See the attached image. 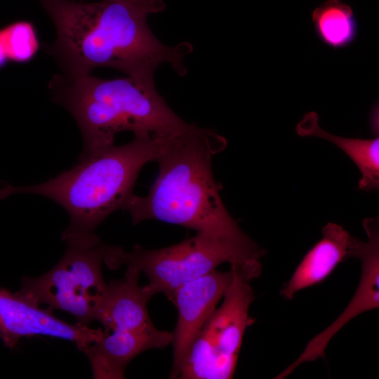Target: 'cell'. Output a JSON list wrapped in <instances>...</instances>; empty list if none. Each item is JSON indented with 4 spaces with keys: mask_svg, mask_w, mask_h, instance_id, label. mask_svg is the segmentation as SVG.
Returning a JSON list of instances; mask_svg holds the SVG:
<instances>
[{
    "mask_svg": "<svg viewBox=\"0 0 379 379\" xmlns=\"http://www.w3.org/2000/svg\"><path fill=\"white\" fill-rule=\"evenodd\" d=\"M53 20L56 39L49 51L67 77L88 74L109 67L147 84H154L157 69L165 62L184 76L183 60L192 46L161 43L152 33L140 6L119 1L79 2L40 0Z\"/></svg>",
    "mask_w": 379,
    "mask_h": 379,
    "instance_id": "cell-1",
    "label": "cell"
},
{
    "mask_svg": "<svg viewBox=\"0 0 379 379\" xmlns=\"http://www.w3.org/2000/svg\"><path fill=\"white\" fill-rule=\"evenodd\" d=\"M225 147V139L214 130L194 124L167 136L154 161L159 173L148 194H133L124 207L132 224L157 220L245 248H262L241 230L220 198L212 159Z\"/></svg>",
    "mask_w": 379,
    "mask_h": 379,
    "instance_id": "cell-2",
    "label": "cell"
},
{
    "mask_svg": "<svg viewBox=\"0 0 379 379\" xmlns=\"http://www.w3.org/2000/svg\"><path fill=\"white\" fill-rule=\"evenodd\" d=\"M168 135L135 137L131 142L114 145L78 164L54 178L34 185H7L0 197L28 193L49 198L68 213L70 222L62 239L70 242H95L98 225L109 215L124 207L133 194L142 168L154 161Z\"/></svg>",
    "mask_w": 379,
    "mask_h": 379,
    "instance_id": "cell-3",
    "label": "cell"
},
{
    "mask_svg": "<svg viewBox=\"0 0 379 379\" xmlns=\"http://www.w3.org/2000/svg\"><path fill=\"white\" fill-rule=\"evenodd\" d=\"M50 87L80 128L84 148L79 159L112 146L121 131L133 132L135 137L169 135L189 125L167 105L154 84L130 77H57Z\"/></svg>",
    "mask_w": 379,
    "mask_h": 379,
    "instance_id": "cell-4",
    "label": "cell"
},
{
    "mask_svg": "<svg viewBox=\"0 0 379 379\" xmlns=\"http://www.w3.org/2000/svg\"><path fill=\"white\" fill-rule=\"evenodd\" d=\"M263 248H245L211 236L197 233L192 237L167 247L146 249L135 246L130 251L109 246L104 262L110 270L122 265L144 273L147 284L155 295L163 293L169 298L182 284L198 279L223 263L261 273Z\"/></svg>",
    "mask_w": 379,
    "mask_h": 379,
    "instance_id": "cell-5",
    "label": "cell"
},
{
    "mask_svg": "<svg viewBox=\"0 0 379 379\" xmlns=\"http://www.w3.org/2000/svg\"><path fill=\"white\" fill-rule=\"evenodd\" d=\"M109 246L96 242L67 243L59 262L36 277H23L19 292L41 305L72 314L77 324L88 326L106 288L102 274Z\"/></svg>",
    "mask_w": 379,
    "mask_h": 379,
    "instance_id": "cell-6",
    "label": "cell"
},
{
    "mask_svg": "<svg viewBox=\"0 0 379 379\" xmlns=\"http://www.w3.org/2000/svg\"><path fill=\"white\" fill-rule=\"evenodd\" d=\"M362 225L368 240L350 237L348 257L358 258L361 274L358 287L349 304L338 317L324 331L313 337L298 358L280 372L276 379L291 375L302 364L325 359L326 349L331 338L357 316L379 307V222L377 218H367Z\"/></svg>",
    "mask_w": 379,
    "mask_h": 379,
    "instance_id": "cell-7",
    "label": "cell"
},
{
    "mask_svg": "<svg viewBox=\"0 0 379 379\" xmlns=\"http://www.w3.org/2000/svg\"><path fill=\"white\" fill-rule=\"evenodd\" d=\"M102 333L100 328L66 322L55 316L51 308H42L19 291L0 286V338L6 347L15 348L23 338L47 335L74 343L84 352Z\"/></svg>",
    "mask_w": 379,
    "mask_h": 379,
    "instance_id": "cell-8",
    "label": "cell"
},
{
    "mask_svg": "<svg viewBox=\"0 0 379 379\" xmlns=\"http://www.w3.org/2000/svg\"><path fill=\"white\" fill-rule=\"evenodd\" d=\"M233 271L217 269L176 288L168 298L178 310L169 378H178L190 350L232 282Z\"/></svg>",
    "mask_w": 379,
    "mask_h": 379,
    "instance_id": "cell-9",
    "label": "cell"
},
{
    "mask_svg": "<svg viewBox=\"0 0 379 379\" xmlns=\"http://www.w3.org/2000/svg\"><path fill=\"white\" fill-rule=\"evenodd\" d=\"M230 268L233 278L223 301L197 337L223 363L235 370L244 333L254 321L248 316L249 307L255 298L251 282L259 276L237 266Z\"/></svg>",
    "mask_w": 379,
    "mask_h": 379,
    "instance_id": "cell-10",
    "label": "cell"
},
{
    "mask_svg": "<svg viewBox=\"0 0 379 379\" xmlns=\"http://www.w3.org/2000/svg\"><path fill=\"white\" fill-rule=\"evenodd\" d=\"M140 274L128 266L122 279L107 284L95 316L105 331H140L155 326L147 310V302L154 294L147 285L140 286Z\"/></svg>",
    "mask_w": 379,
    "mask_h": 379,
    "instance_id": "cell-11",
    "label": "cell"
},
{
    "mask_svg": "<svg viewBox=\"0 0 379 379\" xmlns=\"http://www.w3.org/2000/svg\"><path fill=\"white\" fill-rule=\"evenodd\" d=\"M173 333L152 328L132 332L103 331L102 336L84 351L95 379L124 378L125 368L136 356L172 343Z\"/></svg>",
    "mask_w": 379,
    "mask_h": 379,
    "instance_id": "cell-12",
    "label": "cell"
},
{
    "mask_svg": "<svg viewBox=\"0 0 379 379\" xmlns=\"http://www.w3.org/2000/svg\"><path fill=\"white\" fill-rule=\"evenodd\" d=\"M350 236L341 226L329 222L322 230V238L305 255L280 293L291 300L300 291L325 280L345 258L348 257Z\"/></svg>",
    "mask_w": 379,
    "mask_h": 379,
    "instance_id": "cell-13",
    "label": "cell"
},
{
    "mask_svg": "<svg viewBox=\"0 0 379 379\" xmlns=\"http://www.w3.org/2000/svg\"><path fill=\"white\" fill-rule=\"evenodd\" d=\"M301 136H314L335 144L350 157L361 173L359 188L371 191L379 187V138H348L333 135L319 125V116L314 112L305 114L296 126Z\"/></svg>",
    "mask_w": 379,
    "mask_h": 379,
    "instance_id": "cell-14",
    "label": "cell"
},
{
    "mask_svg": "<svg viewBox=\"0 0 379 379\" xmlns=\"http://www.w3.org/2000/svg\"><path fill=\"white\" fill-rule=\"evenodd\" d=\"M312 22L319 40L335 50L350 46L358 35L354 11L341 0H327L314 8Z\"/></svg>",
    "mask_w": 379,
    "mask_h": 379,
    "instance_id": "cell-15",
    "label": "cell"
},
{
    "mask_svg": "<svg viewBox=\"0 0 379 379\" xmlns=\"http://www.w3.org/2000/svg\"><path fill=\"white\" fill-rule=\"evenodd\" d=\"M8 60L25 63L30 61L39 48L34 25L26 20L16 21L0 29Z\"/></svg>",
    "mask_w": 379,
    "mask_h": 379,
    "instance_id": "cell-16",
    "label": "cell"
},
{
    "mask_svg": "<svg viewBox=\"0 0 379 379\" xmlns=\"http://www.w3.org/2000/svg\"><path fill=\"white\" fill-rule=\"evenodd\" d=\"M129 3L148 11L150 14L164 11L165 4L161 0H112Z\"/></svg>",
    "mask_w": 379,
    "mask_h": 379,
    "instance_id": "cell-17",
    "label": "cell"
},
{
    "mask_svg": "<svg viewBox=\"0 0 379 379\" xmlns=\"http://www.w3.org/2000/svg\"><path fill=\"white\" fill-rule=\"evenodd\" d=\"M8 61V58L0 34V69L7 64Z\"/></svg>",
    "mask_w": 379,
    "mask_h": 379,
    "instance_id": "cell-18",
    "label": "cell"
}]
</instances>
